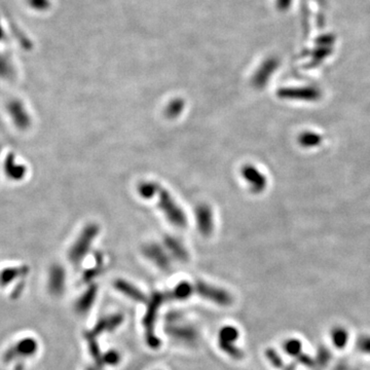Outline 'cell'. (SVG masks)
Returning a JSON list of instances; mask_svg holds the SVG:
<instances>
[{"instance_id":"d6986e66","label":"cell","mask_w":370,"mask_h":370,"mask_svg":"<svg viewBox=\"0 0 370 370\" xmlns=\"http://www.w3.org/2000/svg\"><path fill=\"white\" fill-rule=\"evenodd\" d=\"M13 74H14V68L10 59L0 54V77L10 78Z\"/></svg>"},{"instance_id":"8fae6325","label":"cell","mask_w":370,"mask_h":370,"mask_svg":"<svg viewBox=\"0 0 370 370\" xmlns=\"http://www.w3.org/2000/svg\"><path fill=\"white\" fill-rule=\"evenodd\" d=\"M122 320H124V317L120 314L106 317V318L100 320L90 333L93 336H96V335H99L103 332L112 331V330L116 329L122 323Z\"/></svg>"},{"instance_id":"d4e9b609","label":"cell","mask_w":370,"mask_h":370,"mask_svg":"<svg viewBox=\"0 0 370 370\" xmlns=\"http://www.w3.org/2000/svg\"><path fill=\"white\" fill-rule=\"evenodd\" d=\"M293 0H276V7L280 12H287L291 7Z\"/></svg>"},{"instance_id":"cb8c5ba5","label":"cell","mask_w":370,"mask_h":370,"mask_svg":"<svg viewBox=\"0 0 370 370\" xmlns=\"http://www.w3.org/2000/svg\"><path fill=\"white\" fill-rule=\"evenodd\" d=\"M334 40H335V36L333 34H325V35H321L320 37L317 38L316 42L318 45L330 46L331 44H333Z\"/></svg>"},{"instance_id":"4316f807","label":"cell","mask_w":370,"mask_h":370,"mask_svg":"<svg viewBox=\"0 0 370 370\" xmlns=\"http://www.w3.org/2000/svg\"><path fill=\"white\" fill-rule=\"evenodd\" d=\"M89 370H93V369H89Z\"/></svg>"},{"instance_id":"9c48e42d","label":"cell","mask_w":370,"mask_h":370,"mask_svg":"<svg viewBox=\"0 0 370 370\" xmlns=\"http://www.w3.org/2000/svg\"><path fill=\"white\" fill-rule=\"evenodd\" d=\"M65 288V271L61 266H52L49 270L48 289L51 294L60 295Z\"/></svg>"},{"instance_id":"4fadbf2b","label":"cell","mask_w":370,"mask_h":370,"mask_svg":"<svg viewBox=\"0 0 370 370\" xmlns=\"http://www.w3.org/2000/svg\"><path fill=\"white\" fill-rule=\"evenodd\" d=\"M114 287L119 291L120 293L127 295L129 298L133 299L135 301H145L146 297L145 295L142 293V291H140L139 289H137L134 285H132L131 283L122 280V279H118L114 282Z\"/></svg>"},{"instance_id":"44dd1931","label":"cell","mask_w":370,"mask_h":370,"mask_svg":"<svg viewBox=\"0 0 370 370\" xmlns=\"http://www.w3.org/2000/svg\"><path fill=\"white\" fill-rule=\"evenodd\" d=\"M27 4L37 12H45L50 8V0H27Z\"/></svg>"},{"instance_id":"9a60e30c","label":"cell","mask_w":370,"mask_h":370,"mask_svg":"<svg viewBox=\"0 0 370 370\" xmlns=\"http://www.w3.org/2000/svg\"><path fill=\"white\" fill-rule=\"evenodd\" d=\"M98 292V288L96 285H92L89 289L82 295L76 302V311L81 314H86L93 305Z\"/></svg>"},{"instance_id":"ac0fdd59","label":"cell","mask_w":370,"mask_h":370,"mask_svg":"<svg viewBox=\"0 0 370 370\" xmlns=\"http://www.w3.org/2000/svg\"><path fill=\"white\" fill-rule=\"evenodd\" d=\"M192 292H193L192 285L188 282H181L174 288V290L169 294V296L174 299L184 300L191 296Z\"/></svg>"},{"instance_id":"52a82bcc","label":"cell","mask_w":370,"mask_h":370,"mask_svg":"<svg viewBox=\"0 0 370 370\" xmlns=\"http://www.w3.org/2000/svg\"><path fill=\"white\" fill-rule=\"evenodd\" d=\"M277 67H278V60L275 58H270L264 61L258 68V70L255 72L252 78V84L256 88H262L263 86H266L269 78L277 69Z\"/></svg>"},{"instance_id":"e0dca14e","label":"cell","mask_w":370,"mask_h":370,"mask_svg":"<svg viewBox=\"0 0 370 370\" xmlns=\"http://www.w3.org/2000/svg\"><path fill=\"white\" fill-rule=\"evenodd\" d=\"M184 107H185V101L181 98H175L171 100L166 106L165 115L170 119L177 118L183 112Z\"/></svg>"},{"instance_id":"8992f818","label":"cell","mask_w":370,"mask_h":370,"mask_svg":"<svg viewBox=\"0 0 370 370\" xmlns=\"http://www.w3.org/2000/svg\"><path fill=\"white\" fill-rule=\"evenodd\" d=\"M142 252L146 258L153 262L157 268L161 270H169L171 267V261L165 250L157 244L149 243L143 246Z\"/></svg>"},{"instance_id":"7c38bea8","label":"cell","mask_w":370,"mask_h":370,"mask_svg":"<svg viewBox=\"0 0 370 370\" xmlns=\"http://www.w3.org/2000/svg\"><path fill=\"white\" fill-rule=\"evenodd\" d=\"M164 244L168 251L172 254L174 258L179 261H188L189 260V253L187 249L184 248L182 243L175 236L166 235L164 239Z\"/></svg>"},{"instance_id":"7402d4cb","label":"cell","mask_w":370,"mask_h":370,"mask_svg":"<svg viewBox=\"0 0 370 370\" xmlns=\"http://www.w3.org/2000/svg\"><path fill=\"white\" fill-rule=\"evenodd\" d=\"M331 52H332V48L330 46L319 45V47L316 48V50L313 52V57L317 61H322L327 56H329Z\"/></svg>"},{"instance_id":"2e32d148","label":"cell","mask_w":370,"mask_h":370,"mask_svg":"<svg viewBox=\"0 0 370 370\" xmlns=\"http://www.w3.org/2000/svg\"><path fill=\"white\" fill-rule=\"evenodd\" d=\"M161 185L153 181H143L138 184L137 192L143 199H152L157 195Z\"/></svg>"},{"instance_id":"ffe728a7","label":"cell","mask_w":370,"mask_h":370,"mask_svg":"<svg viewBox=\"0 0 370 370\" xmlns=\"http://www.w3.org/2000/svg\"><path fill=\"white\" fill-rule=\"evenodd\" d=\"M237 335H239V333H237L235 328L226 326L222 328L219 332V341H226L232 343L237 338Z\"/></svg>"},{"instance_id":"5bb4252c","label":"cell","mask_w":370,"mask_h":370,"mask_svg":"<svg viewBox=\"0 0 370 370\" xmlns=\"http://www.w3.org/2000/svg\"><path fill=\"white\" fill-rule=\"evenodd\" d=\"M242 174L244 178L250 183L251 189L253 192H260L264 187V177L259 173L257 169L252 166H245L242 169Z\"/></svg>"},{"instance_id":"277c9868","label":"cell","mask_w":370,"mask_h":370,"mask_svg":"<svg viewBox=\"0 0 370 370\" xmlns=\"http://www.w3.org/2000/svg\"><path fill=\"white\" fill-rule=\"evenodd\" d=\"M196 290L199 295L210 301L215 302L218 305H229L231 303L230 295L223 289L210 285L203 281H198L196 283Z\"/></svg>"},{"instance_id":"7a4b0ae2","label":"cell","mask_w":370,"mask_h":370,"mask_svg":"<svg viewBox=\"0 0 370 370\" xmlns=\"http://www.w3.org/2000/svg\"><path fill=\"white\" fill-rule=\"evenodd\" d=\"M168 296L162 293L155 292L151 295L150 300L148 302V306H147V312L146 315L144 317V326H145V330H146V339H147V343L149 345L150 348L152 349H157L160 347V339H158L155 335H154V323H155V319L157 316V312L160 310L162 303L164 302V300L167 298Z\"/></svg>"},{"instance_id":"30bf717a","label":"cell","mask_w":370,"mask_h":370,"mask_svg":"<svg viewBox=\"0 0 370 370\" xmlns=\"http://www.w3.org/2000/svg\"><path fill=\"white\" fill-rule=\"evenodd\" d=\"M167 333L179 341L185 343H195L198 339V332L191 326H168Z\"/></svg>"},{"instance_id":"5b68a950","label":"cell","mask_w":370,"mask_h":370,"mask_svg":"<svg viewBox=\"0 0 370 370\" xmlns=\"http://www.w3.org/2000/svg\"><path fill=\"white\" fill-rule=\"evenodd\" d=\"M195 214H196L197 226L201 234L208 236L212 233L214 228V220H213V212L211 207L204 203L200 204L196 208Z\"/></svg>"},{"instance_id":"6da1fadb","label":"cell","mask_w":370,"mask_h":370,"mask_svg":"<svg viewBox=\"0 0 370 370\" xmlns=\"http://www.w3.org/2000/svg\"><path fill=\"white\" fill-rule=\"evenodd\" d=\"M156 196L158 197V207L163 211V213L170 221V223L181 228L187 226V215H185L184 211L175 202L170 193L166 189H163L161 187Z\"/></svg>"},{"instance_id":"603a6c76","label":"cell","mask_w":370,"mask_h":370,"mask_svg":"<svg viewBox=\"0 0 370 370\" xmlns=\"http://www.w3.org/2000/svg\"><path fill=\"white\" fill-rule=\"evenodd\" d=\"M103 364H107V365H116L119 360H120V356L117 352L115 351H111L108 352L105 355H103Z\"/></svg>"},{"instance_id":"484cf974","label":"cell","mask_w":370,"mask_h":370,"mask_svg":"<svg viewBox=\"0 0 370 370\" xmlns=\"http://www.w3.org/2000/svg\"><path fill=\"white\" fill-rule=\"evenodd\" d=\"M98 273H99V269H92V270L87 271V272L85 273V275H84V280H85V282H89V281H91L94 277H96V276L98 275Z\"/></svg>"},{"instance_id":"ba28073f","label":"cell","mask_w":370,"mask_h":370,"mask_svg":"<svg viewBox=\"0 0 370 370\" xmlns=\"http://www.w3.org/2000/svg\"><path fill=\"white\" fill-rule=\"evenodd\" d=\"M8 111L18 128L27 129L30 126V116L20 101H12L8 105Z\"/></svg>"},{"instance_id":"3957f363","label":"cell","mask_w":370,"mask_h":370,"mask_svg":"<svg viewBox=\"0 0 370 370\" xmlns=\"http://www.w3.org/2000/svg\"><path fill=\"white\" fill-rule=\"evenodd\" d=\"M99 232L100 227L96 223L88 224L83 229L69 252V258L73 263H78L85 258Z\"/></svg>"}]
</instances>
